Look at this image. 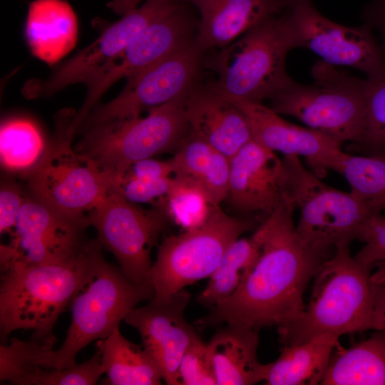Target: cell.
I'll return each instance as SVG.
<instances>
[{
    "label": "cell",
    "mask_w": 385,
    "mask_h": 385,
    "mask_svg": "<svg viewBox=\"0 0 385 385\" xmlns=\"http://www.w3.org/2000/svg\"><path fill=\"white\" fill-rule=\"evenodd\" d=\"M295 210L284 199L271 214L272 225L255 264L235 292L195 322L200 329L222 324L260 331L287 326L303 313L304 292L332 255L315 250L298 235Z\"/></svg>",
    "instance_id": "6da1fadb"
},
{
    "label": "cell",
    "mask_w": 385,
    "mask_h": 385,
    "mask_svg": "<svg viewBox=\"0 0 385 385\" xmlns=\"http://www.w3.org/2000/svg\"><path fill=\"white\" fill-rule=\"evenodd\" d=\"M284 198L299 212L296 230L309 247L332 255L355 240L364 242L372 224L385 209V199L364 200L334 188L302 164L284 155Z\"/></svg>",
    "instance_id": "7a4b0ae2"
},
{
    "label": "cell",
    "mask_w": 385,
    "mask_h": 385,
    "mask_svg": "<svg viewBox=\"0 0 385 385\" xmlns=\"http://www.w3.org/2000/svg\"><path fill=\"white\" fill-rule=\"evenodd\" d=\"M372 267L357 262L349 245L336 248L317 271L310 300L293 323L277 328L283 344L304 342L320 334L373 330Z\"/></svg>",
    "instance_id": "3957f363"
},
{
    "label": "cell",
    "mask_w": 385,
    "mask_h": 385,
    "mask_svg": "<svg viewBox=\"0 0 385 385\" xmlns=\"http://www.w3.org/2000/svg\"><path fill=\"white\" fill-rule=\"evenodd\" d=\"M87 252L84 274L68 306L71 324L62 345L51 353V365L59 370L75 365L81 350L108 337L140 302L154 297L150 281L135 283L105 259L97 239L88 242Z\"/></svg>",
    "instance_id": "277c9868"
},
{
    "label": "cell",
    "mask_w": 385,
    "mask_h": 385,
    "mask_svg": "<svg viewBox=\"0 0 385 385\" xmlns=\"http://www.w3.org/2000/svg\"><path fill=\"white\" fill-rule=\"evenodd\" d=\"M295 48L297 41L288 7L214 55L207 66L216 77L206 85L230 101L270 99L292 79L285 61Z\"/></svg>",
    "instance_id": "5b68a950"
},
{
    "label": "cell",
    "mask_w": 385,
    "mask_h": 385,
    "mask_svg": "<svg viewBox=\"0 0 385 385\" xmlns=\"http://www.w3.org/2000/svg\"><path fill=\"white\" fill-rule=\"evenodd\" d=\"M87 244L79 256L63 263L17 262L1 270V344H6L8 337L17 330L31 331L33 339H56L53 328L60 314L68 308L87 266Z\"/></svg>",
    "instance_id": "8992f818"
},
{
    "label": "cell",
    "mask_w": 385,
    "mask_h": 385,
    "mask_svg": "<svg viewBox=\"0 0 385 385\" xmlns=\"http://www.w3.org/2000/svg\"><path fill=\"white\" fill-rule=\"evenodd\" d=\"M313 85L291 79L269 100L278 114L299 119L307 127L343 143H360L365 128L366 80L337 71L324 61L314 65Z\"/></svg>",
    "instance_id": "52a82bcc"
},
{
    "label": "cell",
    "mask_w": 385,
    "mask_h": 385,
    "mask_svg": "<svg viewBox=\"0 0 385 385\" xmlns=\"http://www.w3.org/2000/svg\"><path fill=\"white\" fill-rule=\"evenodd\" d=\"M188 93L148 110L146 117L111 122L84 130L76 150L95 161L112 178L113 185L132 163L177 150L190 132L185 111Z\"/></svg>",
    "instance_id": "ba28073f"
},
{
    "label": "cell",
    "mask_w": 385,
    "mask_h": 385,
    "mask_svg": "<svg viewBox=\"0 0 385 385\" xmlns=\"http://www.w3.org/2000/svg\"><path fill=\"white\" fill-rule=\"evenodd\" d=\"M261 224L252 218L229 215L217 206L200 227L165 237L148 275L153 298H168L210 278L231 243Z\"/></svg>",
    "instance_id": "9c48e42d"
},
{
    "label": "cell",
    "mask_w": 385,
    "mask_h": 385,
    "mask_svg": "<svg viewBox=\"0 0 385 385\" xmlns=\"http://www.w3.org/2000/svg\"><path fill=\"white\" fill-rule=\"evenodd\" d=\"M71 143L65 128L60 129L26 178L33 197L65 215L84 218L110 192L113 179Z\"/></svg>",
    "instance_id": "30bf717a"
},
{
    "label": "cell",
    "mask_w": 385,
    "mask_h": 385,
    "mask_svg": "<svg viewBox=\"0 0 385 385\" xmlns=\"http://www.w3.org/2000/svg\"><path fill=\"white\" fill-rule=\"evenodd\" d=\"M163 208L143 210L113 192L88 213L97 240L113 254L123 273L133 282L150 281V252L167 222Z\"/></svg>",
    "instance_id": "8fae6325"
},
{
    "label": "cell",
    "mask_w": 385,
    "mask_h": 385,
    "mask_svg": "<svg viewBox=\"0 0 385 385\" xmlns=\"http://www.w3.org/2000/svg\"><path fill=\"white\" fill-rule=\"evenodd\" d=\"M195 38L128 78L123 91L112 101L92 110L80 128L86 130L111 122L136 118L143 111L188 93L195 83L203 53L196 46Z\"/></svg>",
    "instance_id": "7c38bea8"
},
{
    "label": "cell",
    "mask_w": 385,
    "mask_h": 385,
    "mask_svg": "<svg viewBox=\"0 0 385 385\" xmlns=\"http://www.w3.org/2000/svg\"><path fill=\"white\" fill-rule=\"evenodd\" d=\"M88 216L74 218L60 213L31 195L26 197L9 245H1V270L14 262L60 264L85 250Z\"/></svg>",
    "instance_id": "4fadbf2b"
},
{
    "label": "cell",
    "mask_w": 385,
    "mask_h": 385,
    "mask_svg": "<svg viewBox=\"0 0 385 385\" xmlns=\"http://www.w3.org/2000/svg\"><path fill=\"white\" fill-rule=\"evenodd\" d=\"M297 46L310 50L331 66L359 70L367 79L385 76V58L367 24L350 27L324 16L305 0L289 7Z\"/></svg>",
    "instance_id": "5bb4252c"
},
{
    "label": "cell",
    "mask_w": 385,
    "mask_h": 385,
    "mask_svg": "<svg viewBox=\"0 0 385 385\" xmlns=\"http://www.w3.org/2000/svg\"><path fill=\"white\" fill-rule=\"evenodd\" d=\"M195 22L179 3L150 23L98 78L89 83L86 99L70 127L79 129L103 94L116 81L133 76L169 56L192 36Z\"/></svg>",
    "instance_id": "9a60e30c"
},
{
    "label": "cell",
    "mask_w": 385,
    "mask_h": 385,
    "mask_svg": "<svg viewBox=\"0 0 385 385\" xmlns=\"http://www.w3.org/2000/svg\"><path fill=\"white\" fill-rule=\"evenodd\" d=\"M176 3L146 0L142 6L108 26L93 43L58 68L48 80L36 83L28 93L31 97L48 96L70 85H88L110 66L143 29Z\"/></svg>",
    "instance_id": "2e32d148"
},
{
    "label": "cell",
    "mask_w": 385,
    "mask_h": 385,
    "mask_svg": "<svg viewBox=\"0 0 385 385\" xmlns=\"http://www.w3.org/2000/svg\"><path fill=\"white\" fill-rule=\"evenodd\" d=\"M190 297L184 289L163 299L153 297L146 304L134 308L124 319L138 331L142 344L168 385H180L178 369L181 359L192 344L201 340L195 326L185 317Z\"/></svg>",
    "instance_id": "e0dca14e"
},
{
    "label": "cell",
    "mask_w": 385,
    "mask_h": 385,
    "mask_svg": "<svg viewBox=\"0 0 385 385\" xmlns=\"http://www.w3.org/2000/svg\"><path fill=\"white\" fill-rule=\"evenodd\" d=\"M249 125L252 140L284 155L303 157L310 170L323 177L328 170L338 172L342 143L326 134L291 123L262 102L234 101Z\"/></svg>",
    "instance_id": "ac0fdd59"
},
{
    "label": "cell",
    "mask_w": 385,
    "mask_h": 385,
    "mask_svg": "<svg viewBox=\"0 0 385 385\" xmlns=\"http://www.w3.org/2000/svg\"><path fill=\"white\" fill-rule=\"evenodd\" d=\"M283 181L282 159L252 139L230 159L226 199L242 217L262 223L284 200Z\"/></svg>",
    "instance_id": "d6986e66"
},
{
    "label": "cell",
    "mask_w": 385,
    "mask_h": 385,
    "mask_svg": "<svg viewBox=\"0 0 385 385\" xmlns=\"http://www.w3.org/2000/svg\"><path fill=\"white\" fill-rule=\"evenodd\" d=\"M185 111L190 133L230 159L252 139L242 113L207 85L196 82L188 91Z\"/></svg>",
    "instance_id": "ffe728a7"
},
{
    "label": "cell",
    "mask_w": 385,
    "mask_h": 385,
    "mask_svg": "<svg viewBox=\"0 0 385 385\" xmlns=\"http://www.w3.org/2000/svg\"><path fill=\"white\" fill-rule=\"evenodd\" d=\"M200 14L196 46L202 51L222 48L287 7L279 0H198Z\"/></svg>",
    "instance_id": "44dd1931"
},
{
    "label": "cell",
    "mask_w": 385,
    "mask_h": 385,
    "mask_svg": "<svg viewBox=\"0 0 385 385\" xmlns=\"http://www.w3.org/2000/svg\"><path fill=\"white\" fill-rule=\"evenodd\" d=\"M259 332L226 324L215 333L207 344L217 384L252 385L265 381L268 364L257 359Z\"/></svg>",
    "instance_id": "7402d4cb"
},
{
    "label": "cell",
    "mask_w": 385,
    "mask_h": 385,
    "mask_svg": "<svg viewBox=\"0 0 385 385\" xmlns=\"http://www.w3.org/2000/svg\"><path fill=\"white\" fill-rule=\"evenodd\" d=\"M25 35L33 55L52 66L76 44V14L66 1L35 0L29 6Z\"/></svg>",
    "instance_id": "603a6c76"
},
{
    "label": "cell",
    "mask_w": 385,
    "mask_h": 385,
    "mask_svg": "<svg viewBox=\"0 0 385 385\" xmlns=\"http://www.w3.org/2000/svg\"><path fill=\"white\" fill-rule=\"evenodd\" d=\"M339 338L330 334L317 335L294 344H284L280 355L268 364L265 379L267 385L320 384Z\"/></svg>",
    "instance_id": "cb8c5ba5"
},
{
    "label": "cell",
    "mask_w": 385,
    "mask_h": 385,
    "mask_svg": "<svg viewBox=\"0 0 385 385\" xmlns=\"http://www.w3.org/2000/svg\"><path fill=\"white\" fill-rule=\"evenodd\" d=\"M271 225L270 215L252 235L231 243L197 297L199 304L211 308L235 292L260 257Z\"/></svg>",
    "instance_id": "d4e9b609"
},
{
    "label": "cell",
    "mask_w": 385,
    "mask_h": 385,
    "mask_svg": "<svg viewBox=\"0 0 385 385\" xmlns=\"http://www.w3.org/2000/svg\"><path fill=\"white\" fill-rule=\"evenodd\" d=\"M56 342L11 338L1 344L0 381L15 385H65V370L50 364Z\"/></svg>",
    "instance_id": "484cf974"
},
{
    "label": "cell",
    "mask_w": 385,
    "mask_h": 385,
    "mask_svg": "<svg viewBox=\"0 0 385 385\" xmlns=\"http://www.w3.org/2000/svg\"><path fill=\"white\" fill-rule=\"evenodd\" d=\"M174 175L188 178L199 184L210 202L220 206L227 196L230 158L190 132L170 158Z\"/></svg>",
    "instance_id": "4316f807"
},
{
    "label": "cell",
    "mask_w": 385,
    "mask_h": 385,
    "mask_svg": "<svg viewBox=\"0 0 385 385\" xmlns=\"http://www.w3.org/2000/svg\"><path fill=\"white\" fill-rule=\"evenodd\" d=\"M96 350L101 356L109 385H159L163 380L156 361L143 346L125 338L119 327L106 339L97 340Z\"/></svg>",
    "instance_id": "83f0119b"
},
{
    "label": "cell",
    "mask_w": 385,
    "mask_h": 385,
    "mask_svg": "<svg viewBox=\"0 0 385 385\" xmlns=\"http://www.w3.org/2000/svg\"><path fill=\"white\" fill-rule=\"evenodd\" d=\"M322 385H385V332L331 357Z\"/></svg>",
    "instance_id": "f1b7e54d"
},
{
    "label": "cell",
    "mask_w": 385,
    "mask_h": 385,
    "mask_svg": "<svg viewBox=\"0 0 385 385\" xmlns=\"http://www.w3.org/2000/svg\"><path fill=\"white\" fill-rule=\"evenodd\" d=\"M46 145L37 123L26 117L4 120L0 128V160L4 170L26 176L39 163Z\"/></svg>",
    "instance_id": "f546056e"
},
{
    "label": "cell",
    "mask_w": 385,
    "mask_h": 385,
    "mask_svg": "<svg viewBox=\"0 0 385 385\" xmlns=\"http://www.w3.org/2000/svg\"><path fill=\"white\" fill-rule=\"evenodd\" d=\"M159 207L185 231L202 225L217 206L212 204L206 192L196 182L173 175L172 186Z\"/></svg>",
    "instance_id": "4dcf8cb0"
},
{
    "label": "cell",
    "mask_w": 385,
    "mask_h": 385,
    "mask_svg": "<svg viewBox=\"0 0 385 385\" xmlns=\"http://www.w3.org/2000/svg\"><path fill=\"white\" fill-rule=\"evenodd\" d=\"M351 192L364 200L385 199V155L344 153L338 170Z\"/></svg>",
    "instance_id": "1f68e13d"
},
{
    "label": "cell",
    "mask_w": 385,
    "mask_h": 385,
    "mask_svg": "<svg viewBox=\"0 0 385 385\" xmlns=\"http://www.w3.org/2000/svg\"><path fill=\"white\" fill-rule=\"evenodd\" d=\"M366 80L365 90V128L361 142L352 145L369 151L385 133V76Z\"/></svg>",
    "instance_id": "d6a6232c"
},
{
    "label": "cell",
    "mask_w": 385,
    "mask_h": 385,
    "mask_svg": "<svg viewBox=\"0 0 385 385\" xmlns=\"http://www.w3.org/2000/svg\"><path fill=\"white\" fill-rule=\"evenodd\" d=\"M180 385H216L217 379L207 344L200 340L183 354L178 369Z\"/></svg>",
    "instance_id": "836d02e7"
},
{
    "label": "cell",
    "mask_w": 385,
    "mask_h": 385,
    "mask_svg": "<svg viewBox=\"0 0 385 385\" xmlns=\"http://www.w3.org/2000/svg\"><path fill=\"white\" fill-rule=\"evenodd\" d=\"M173 180V176L155 180L120 178L110 192L116 193L133 203H155L160 206L172 186Z\"/></svg>",
    "instance_id": "e575fe53"
},
{
    "label": "cell",
    "mask_w": 385,
    "mask_h": 385,
    "mask_svg": "<svg viewBox=\"0 0 385 385\" xmlns=\"http://www.w3.org/2000/svg\"><path fill=\"white\" fill-rule=\"evenodd\" d=\"M366 266L374 268L385 261V217L380 215L374 220L364 241V245L354 257Z\"/></svg>",
    "instance_id": "d590c367"
},
{
    "label": "cell",
    "mask_w": 385,
    "mask_h": 385,
    "mask_svg": "<svg viewBox=\"0 0 385 385\" xmlns=\"http://www.w3.org/2000/svg\"><path fill=\"white\" fill-rule=\"evenodd\" d=\"M26 199L14 184H4L0 190V232L11 234L18 215Z\"/></svg>",
    "instance_id": "8d00e7d4"
},
{
    "label": "cell",
    "mask_w": 385,
    "mask_h": 385,
    "mask_svg": "<svg viewBox=\"0 0 385 385\" xmlns=\"http://www.w3.org/2000/svg\"><path fill=\"white\" fill-rule=\"evenodd\" d=\"M172 175H174V169L170 159L163 161L150 158L132 163L115 180L120 178L155 180Z\"/></svg>",
    "instance_id": "74e56055"
},
{
    "label": "cell",
    "mask_w": 385,
    "mask_h": 385,
    "mask_svg": "<svg viewBox=\"0 0 385 385\" xmlns=\"http://www.w3.org/2000/svg\"><path fill=\"white\" fill-rule=\"evenodd\" d=\"M367 24L376 27L385 39V0H375L363 14Z\"/></svg>",
    "instance_id": "f35d334b"
},
{
    "label": "cell",
    "mask_w": 385,
    "mask_h": 385,
    "mask_svg": "<svg viewBox=\"0 0 385 385\" xmlns=\"http://www.w3.org/2000/svg\"><path fill=\"white\" fill-rule=\"evenodd\" d=\"M373 330L385 332V285L374 283Z\"/></svg>",
    "instance_id": "ab89813d"
},
{
    "label": "cell",
    "mask_w": 385,
    "mask_h": 385,
    "mask_svg": "<svg viewBox=\"0 0 385 385\" xmlns=\"http://www.w3.org/2000/svg\"><path fill=\"white\" fill-rule=\"evenodd\" d=\"M141 0H111L107 6L117 14L123 16L137 9Z\"/></svg>",
    "instance_id": "60d3db41"
},
{
    "label": "cell",
    "mask_w": 385,
    "mask_h": 385,
    "mask_svg": "<svg viewBox=\"0 0 385 385\" xmlns=\"http://www.w3.org/2000/svg\"><path fill=\"white\" fill-rule=\"evenodd\" d=\"M376 272L371 274V281L376 284L385 285V261L378 263Z\"/></svg>",
    "instance_id": "b9f144b4"
},
{
    "label": "cell",
    "mask_w": 385,
    "mask_h": 385,
    "mask_svg": "<svg viewBox=\"0 0 385 385\" xmlns=\"http://www.w3.org/2000/svg\"><path fill=\"white\" fill-rule=\"evenodd\" d=\"M369 152V155H385V133Z\"/></svg>",
    "instance_id": "7bdbcfd3"
},
{
    "label": "cell",
    "mask_w": 385,
    "mask_h": 385,
    "mask_svg": "<svg viewBox=\"0 0 385 385\" xmlns=\"http://www.w3.org/2000/svg\"><path fill=\"white\" fill-rule=\"evenodd\" d=\"M279 1L284 3L286 5V6L288 8V7H291L294 6V4L299 2H301L305 0H279Z\"/></svg>",
    "instance_id": "ee69618b"
},
{
    "label": "cell",
    "mask_w": 385,
    "mask_h": 385,
    "mask_svg": "<svg viewBox=\"0 0 385 385\" xmlns=\"http://www.w3.org/2000/svg\"><path fill=\"white\" fill-rule=\"evenodd\" d=\"M167 1H173V2L188 1V2L192 3V4L195 5V4L198 0H167Z\"/></svg>",
    "instance_id": "f6af8a7d"
}]
</instances>
